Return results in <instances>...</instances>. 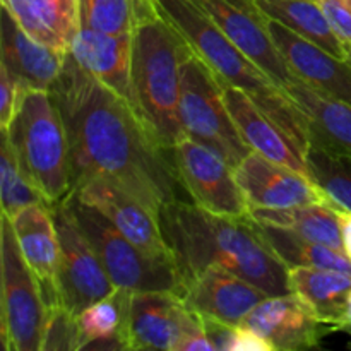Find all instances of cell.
I'll return each instance as SVG.
<instances>
[{
    "instance_id": "cell-1",
    "label": "cell",
    "mask_w": 351,
    "mask_h": 351,
    "mask_svg": "<svg viewBox=\"0 0 351 351\" xmlns=\"http://www.w3.org/2000/svg\"><path fill=\"white\" fill-rule=\"evenodd\" d=\"M69 139L72 189L82 180H112L160 216L177 197L178 182L167 151L136 106L69 55L50 89Z\"/></svg>"
},
{
    "instance_id": "cell-2",
    "label": "cell",
    "mask_w": 351,
    "mask_h": 351,
    "mask_svg": "<svg viewBox=\"0 0 351 351\" xmlns=\"http://www.w3.org/2000/svg\"><path fill=\"white\" fill-rule=\"evenodd\" d=\"M163 239L185 281L209 266L239 274L267 295L290 291L288 267L252 216H225L180 199L160 211Z\"/></svg>"
},
{
    "instance_id": "cell-3",
    "label": "cell",
    "mask_w": 351,
    "mask_h": 351,
    "mask_svg": "<svg viewBox=\"0 0 351 351\" xmlns=\"http://www.w3.org/2000/svg\"><path fill=\"white\" fill-rule=\"evenodd\" d=\"M158 14L204 60L221 84L242 89L263 112L280 123L304 151L308 132L305 115L269 75L264 74L206 14L195 0H153Z\"/></svg>"
},
{
    "instance_id": "cell-4",
    "label": "cell",
    "mask_w": 351,
    "mask_h": 351,
    "mask_svg": "<svg viewBox=\"0 0 351 351\" xmlns=\"http://www.w3.org/2000/svg\"><path fill=\"white\" fill-rule=\"evenodd\" d=\"M184 38L158 14L134 33L132 86L136 108L160 146L170 151L185 136L178 113Z\"/></svg>"
},
{
    "instance_id": "cell-5",
    "label": "cell",
    "mask_w": 351,
    "mask_h": 351,
    "mask_svg": "<svg viewBox=\"0 0 351 351\" xmlns=\"http://www.w3.org/2000/svg\"><path fill=\"white\" fill-rule=\"evenodd\" d=\"M2 130L48 208L67 201L72 194L69 139L51 93L24 89L9 127Z\"/></svg>"
},
{
    "instance_id": "cell-6",
    "label": "cell",
    "mask_w": 351,
    "mask_h": 351,
    "mask_svg": "<svg viewBox=\"0 0 351 351\" xmlns=\"http://www.w3.org/2000/svg\"><path fill=\"white\" fill-rule=\"evenodd\" d=\"M65 202L117 288L125 291L182 293L180 273L170 256H156L141 249L98 209L84 204L75 195L71 194Z\"/></svg>"
},
{
    "instance_id": "cell-7",
    "label": "cell",
    "mask_w": 351,
    "mask_h": 351,
    "mask_svg": "<svg viewBox=\"0 0 351 351\" xmlns=\"http://www.w3.org/2000/svg\"><path fill=\"white\" fill-rule=\"evenodd\" d=\"M122 350L209 351L204 322L173 291H127Z\"/></svg>"
},
{
    "instance_id": "cell-8",
    "label": "cell",
    "mask_w": 351,
    "mask_h": 351,
    "mask_svg": "<svg viewBox=\"0 0 351 351\" xmlns=\"http://www.w3.org/2000/svg\"><path fill=\"white\" fill-rule=\"evenodd\" d=\"M0 336L3 348L41 351L50 307L45 300L40 281L21 254L12 223L5 215H2L0 228Z\"/></svg>"
},
{
    "instance_id": "cell-9",
    "label": "cell",
    "mask_w": 351,
    "mask_h": 351,
    "mask_svg": "<svg viewBox=\"0 0 351 351\" xmlns=\"http://www.w3.org/2000/svg\"><path fill=\"white\" fill-rule=\"evenodd\" d=\"M178 113L185 136L215 149L233 168L250 153L230 115L221 82L192 50L180 65Z\"/></svg>"
},
{
    "instance_id": "cell-10",
    "label": "cell",
    "mask_w": 351,
    "mask_h": 351,
    "mask_svg": "<svg viewBox=\"0 0 351 351\" xmlns=\"http://www.w3.org/2000/svg\"><path fill=\"white\" fill-rule=\"evenodd\" d=\"M178 182L192 202L216 215L249 216L250 204L232 165L211 147L184 136L170 151Z\"/></svg>"
},
{
    "instance_id": "cell-11",
    "label": "cell",
    "mask_w": 351,
    "mask_h": 351,
    "mask_svg": "<svg viewBox=\"0 0 351 351\" xmlns=\"http://www.w3.org/2000/svg\"><path fill=\"white\" fill-rule=\"evenodd\" d=\"M53 218L60 240L58 305L72 315H77L95 302L110 297L117 287L110 280L88 237L79 228L67 202L53 208Z\"/></svg>"
},
{
    "instance_id": "cell-12",
    "label": "cell",
    "mask_w": 351,
    "mask_h": 351,
    "mask_svg": "<svg viewBox=\"0 0 351 351\" xmlns=\"http://www.w3.org/2000/svg\"><path fill=\"white\" fill-rule=\"evenodd\" d=\"M219 29L281 89L295 81L271 38L267 17L256 0H195Z\"/></svg>"
},
{
    "instance_id": "cell-13",
    "label": "cell",
    "mask_w": 351,
    "mask_h": 351,
    "mask_svg": "<svg viewBox=\"0 0 351 351\" xmlns=\"http://www.w3.org/2000/svg\"><path fill=\"white\" fill-rule=\"evenodd\" d=\"M72 195L98 209L119 232L141 249L156 256L171 257L161 233L160 216L119 184L101 177H91L75 185Z\"/></svg>"
},
{
    "instance_id": "cell-14",
    "label": "cell",
    "mask_w": 351,
    "mask_h": 351,
    "mask_svg": "<svg viewBox=\"0 0 351 351\" xmlns=\"http://www.w3.org/2000/svg\"><path fill=\"white\" fill-rule=\"evenodd\" d=\"M180 297L204 321L240 326L269 295L232 271L209 266L185 281Z\"/></svg>"
},
{
    "instance_id": "cell-15",
    "label": "cell",
    "mask_w": 351,
    "mask_h": 351,
    "mask_svg": "<svg viewBox=\"0 0 351 351\" xmlns=\"http://www.w3.org/2000/svg\"><path fill=\"white\" fill-rule=\"evenodd\" d=\"M233 170L250 208L278 209L328 202L307 175L274 163L256 151H250Z\"/></svg>"
},
{
    "instance_id": "cell-16",
    "label": "cell",
    "mask_w": 351,
    "mask_h": 351,
    "mask_svg": "<svg viewBox=\"0 0 351 351\" xmlns=\"http://www.w3.org/2000/svg\"><path fill=\"white\" fill-rule=\"evenodd\" d=\"M240 326L266 339L273 351L314 348L326 332L335 331L315 319L293 293L266 297Z\"/></svg>"
},
{
    "instance_id": "cell-17",
    "label": "cell",
    "mask_w": 351,
    "mask_h": 351,
    "mask_svg": "<svg viewBox=\"0 0 351 351\" xmlns=\"http://www.w3.org/2000/svg\"><path fill=\"white\" fill-rule=\"evenodd\" d=\"M271 38L295 77L317 91L351 105V62L336 57L314 41L267 19Z\"/></svg>"
},
{
    "instance_id": "cell-18",
    "label": "cell",
    "mask_w": 351,
    "mask_h": 351,
    "mask_svg": "<svg viewBox=\"0 0 351 351\" xmlns=\"http://www.w3.org/2000/svg\"><path fill=\"white\" fill-rule=\"evenodd\" d=\"M221 86L230 115L250 151H256L274 163L307 175V160L300 144L280 123L263 112L242 89L226 84Z\"/></svg>"
},
{
    "instance_id": "cell-19",
    "label": "cell",
    "mask_w": 351,
    "mask_h": 351,
    "mask_svg": "<svg viewBox=\"0 0 351 351\" xmlns=\"http://www.w3.org/2000/svg\"><path fill=\"white\" fill-rule=\"evenodd\" d=\"M9 219L21 254L43 288L48 307H55L58 305L57 280L60 266V240L53 209L47 204H33L21 209Z\"/></svg>"
},
{
    "instance_id": "cell-20",
    "label": "cell",
    "mask_w": 351,
    "mask_h": 351,
    "mask_svg": "<svg viewBox=\"0 0 351 351\" xmlns=\"http://www.w3.org/2000/svg\"><path fill=\"white\" fill-rule=\"evenodd\" d=\"M2 62L24 89H47L60 75L67 51L55 50L34 40L17 24L12 14L2 7Z\"/></svg>"
},
{
    "instance_id": "cell-21",
    "label": "cell",
    "mask_w": 351,
    "mask_h": 351,
    "mask_svg": "<svg viewBox=\"0 0 351 351\" xmlns=\"http://www.w3.org/2000/svg\"><path fill=\"white\" fill-rule=\"evenodd\" d=\"M134 34L110 36L89 27H79L69 55L84 71L95 75L136 106L132 86Z\"/></svg>"
},
{
    "instance_id": "cell-22",
    "label": "cell",
    "mask_w": 351,
    "mask_h": 351,
    "mask_svg": "<svg viewBox=\"0 0 351 351\" xmlns=\"http://www.w3.org/2000/svg\"><path fill=\"white\" fill-rule=\"evenodd\" d=\"M307 122L311 144L351 154V105L295 79L285 88ZM308 144V146H311Z\"/></svg>"
},
{
    "instance_id": "cell-23",
    "label": "cell",
    "mask_w": 351,
    "mask_h": 351,
    "mask_svg": "<svg viewBox=\"0 0 351 351\" xmlns=\"http://www.w3.org/2000/svg\"><path fill=\"white\" fill-rule=\"evenodd\" d=\"M290 291L315 319L339 329L351 298V274L326 267H290Z\"/></svg>"
},
{
    "instance_id": "cell-24",
    "label": "cell",
    "mask_w": 351,
    "mask_h": 351,
    "mask_svg": "<svg viewBox=\"0 0 351 351\" xmlns=\"http://www.w3.org/2000/svg\"><path fill=\"white\" fill-rule=\"evenodd\" d=\"M2 7L34 40L69 51L79 29V0H2Z\"/></svg>"
},
{
    "instance_id": "cell-25",
    "label": "cell",
    "mask_w": 351,
    "mask_h": 351,
    "mask_svg": "<svg viewBox=\"0 0 351 351\" xmlns=\"http://www.w3.org/2000/svg\"><path fill=\"white\" fill-rule=\"evenodd\" d=\"M250 216L257 223L290 230L312 242L324 243L336 250H343L341 228L338 209L328 202L291 206V208H250Z\"/></svg>"
},
{
    "instance_id": "cell-26",
    "label": "cell",
    "mask_w": 351,
    "mask_h": 351,
    "mask_svg": "<svg viewBox=\"0 0 351 351\" xmlns=\"http://www.w3.org/2000/svg\"><path fill=\"white\" fill-rule=\"evenodd\" d=\"M267 19L314 41L336 57L346 58L345 43L332 31L319 0H256ZM348 60V58H346Z\"/></svg>"
},
{
    "instance_id": "cell-27",
    "label": "cell",
    "mask_w": 351,
    "mask_h": 351,
    "mask_svg": "<svg viewBox=\"0 0 351 351\" xmlns=\"http://www.w3.org/2000/svg\"><path fill=\"white\" fill-rule=\"evenodd\" d=\"M154 16L158 10L153 0H79V27L110 36L134 34Z\"/></svg>"
},
{
    "instance_id": "cell-28",
    "label": "cell",
    "mask_w": 351,
    "mask_h": 351,
    "mask_svg": "<svg viewBox=\"0 0 351 351\" xmlns=\"http://www.w3.org/2000/svg\"><path fill=\"white\" fill-rule=\"evenodd\" d=\"M264 237L287 267H326L351 274V261L345 252L312 242L290 230L259 223Z\"/></svg>"
},
{
    "instance_id": "cell-29",
    "label": "cell",
    "mask_w": 351,
    "mask_h": 351,
    "mask_svg": "<svg viewBox=\"0 0 351 351\" xmlns=\"http://www.w3.org/2000/svg\"><path fill=\"white\" fill-rule=\"evenodd\" d=\"M125 293V290L117 288L110 297L95 302L75 315L77 350H122L120 331Z\"/></svg>"
},
{
    "instance_id": "cell-30",
    "label": "cell",
    "mask_w": 351,
    "mask_h": 351,
    "mask_svg": "<svg viewBox=\"0 0 351 351\" xmlns=\"http://www.w3.org/2000/svg\"><path fill=\"white\" fill-rule=\"evenodd\" d=\"M305 160L308 178L324 194L326 201L339 211L351 213V154L311 144Z\"/></svg>"
},
{
    "instance_id": "cell-31",
    "label": "cell",
    "mask_w": 351,
    "mask_h": 351,
    "mask_svg": "<svg viewBox=\"0 0 351 351\" xmlns=\"http://www.w3.org/2000/svg\"><path fill=\"white\" fill-rule=\"evenodd\" d=\"M0 201L2 215L14 216L21 209L33 204H47L43 194L38 191L29 177L24 173L19 160L12 149L7 134L2 130V146H0Z\"/></svg>"
},
{
    "instance_id": "cell-32",
    "label": "cell",
    "mask_w": 351,
    "mask_h": 351,
    "mask_svg": "<svg viewBox=\"0 0 351 351\" xmlns=\"http://www.w3.org/2000/svg\"><path fill=\"white\" fill-rule=\"evenodd\" d=\"M71 350L77 351V328L75 315L62 308L60 305L50 307L47 329H45L41 351Z\"/></svg>"
},
{
    "instance_id": "cell-33",
    "label": "cell",
    "mask_w": 351,
    "mask_h": 351,
    "mask_svg": "<svg viewBox=\"0 0 351 351\" xmlns=\"http://www.w3.org/2000/svg\"><path fill=\"white\" fill-rule=\"evenodd\" d=\"M24 88L10 75L5 65L0 64V125L7 129L16 113Z\"/></svg>"
},
{
    "instance_id": "cell-34",
    "label": "cell",
    "mask_w": 351,
    "mask_h": 351,
    "mask_svg": "<svg viewBox=\"0 0 351 351\" xmlns=\"http://www.w3.org/2000/svg\"><path fill=\"white\" fill-rule=\"evenodd\" d=\"M332 31L343 43L351 41V9L345 0H319Z\"/></svg>"
},
{
    "instance_id": "cell-35",
    "label": "cell",
    "mask_w": 351,
    "mask_h": 351,
    "mask_svg": "<svg viewBox=\"0 0 351 351\" xmlns=\"http://www.w3.org/2000/svg\"><path fill=\"white\" fill-rule=\"evenodd\" d=\"M228 351H273L269 343L243 326H235L230 336Z\"/></svg>"
},
{
    "instance_id": "cell-36",
    "label": "cell",
    "mask_w": 351,
    "mask_h": 351,
    "mask_svg": "<svg viewBox=\"0 0 351 351\" xmlns=\"http://www.w3.org/2000/svg\"><path fill=\"white\" fill-rule=\"evenodd\" d=\"M339 228H341V240H343V250H345L346 257L351 261V213L350 211H339Z\"/></svg>"
},
{
    "instance_id": "cell-37",
    "label": "cell",
    "mask_w": 351,
    "mask_h": 351,
    "mask_svg": "<svg viewBox=\"0 0 351 351\" xmlns=\"http://www.w3.org/2000/svg\"><path fill=\"white\" fill-rule=\"evenodd\" d=\"M339 331H345L346 335L351 336V298H350V305H348V311H346L345 319H343V322L339 324Z\"/></svg>"
},
{
    "instance_id": "cell-38",
    "label": "cell",
    "mask_w": 351,
    "mask_h": 351,
    "mask_svg": "<svg viewBox=\"0 0 351 351\" xmlns=\"http://www.w3.org/2000/svg\"><path fill=\"white\" fill-rule=\"evenodd\" d=\"M345 48H346V58H348V60L351 62V41H350V43L345 45Z\"/></svg>"
},
{
    "instance_id": "cell-39",
    "label": "cell",
    "mask_w": 351,
    "mask_h": 351,
    "mask_svg": "<svg viewBox=\"0 0 351 351\" xmlns=\"http://www.w3.org/2000/svg\"><path fill=\"white\" fill-rule=\"evenodd\" d=\"M345 2L348 3V7H350V9H351V0H345Z\"/></svg>"
}]
</instances>
